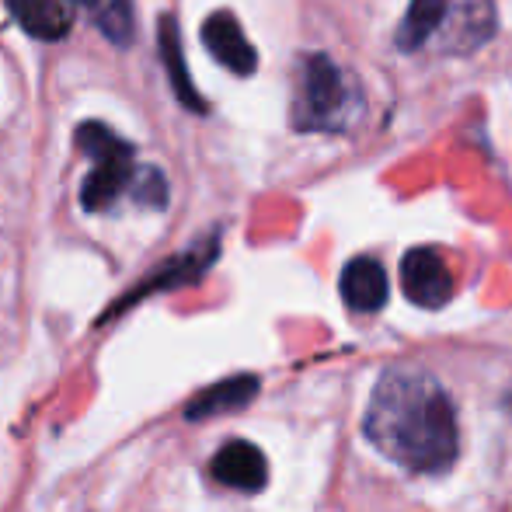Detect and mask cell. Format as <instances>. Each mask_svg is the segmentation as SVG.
Segmentation results:
<instances>
[{
	"instance_id": "obj_12",
	"label": "cell",
	"mask_w": 512,
	"mask_h": 512,
	"mask_svg": "<svg viewBox=\"0 0 512 512\" xmlns=\"http://www.w3.org/2000/svg\"><path fill=\"white\" fill-rule=\"evenodd\" d=\"M74 11H84L91 25L112 42L115 49H129L136 42V11L133 0H70Z\"/></svg>"
},
{
	"instance_id": "obj_3",
	"label": "cell",
	"mask_w": 512,
	"mask_h": 512,
	"mask_svg": "<svg viewBox=\"0 0 512 512\" xmlns=\"http://www.w3.org/2000/svg\"><path fill=\"white\" fill-rule=\"evenodd\" d=\"M77 147L95 164L81 185V206L88 209V213H105V209H112L129 192V185H133L136 150L129 140L112 133L105 122H81V126H77Z\"/></svg>"
},
{
	"instance_id": "obj_4",
	"label": "cell",
	"mask_w": 512,
	"mask_h": 512,
	"mask_svg": "<svg viewBox=\"0 0 512 512\" xmlns=\"http://www.w3.org/2000/svg\"><path fill=\"white\" fill-rule=\"evenodd\" d=\"M401 286L415 307L439 310L453 297V272L436 248H411L401 258Z\"/></svg>"
},
{
	"instance_id": "obj_15",
	"label": "cell",
	"mask_w": 512,
	"mask_h": 512,
	"mask_svg": "<svg viewBox=\"0 0 512 512\" xmlns=\"http://www.w3.org/2000/svg\"><path fill=\"white\" fill-rule=\"evenodd\" d=\"M129 196L140 206L164 209L168 206V182H164V175L157 168H140L133 175V185H129Z\"/></svg>"
},
{
	"instance_id": "obj_11",
	"label": "cell",
	"mask_w": 512,
	"mask_h": 512,
	"mask_svg": "<svg viewBox=\"0 0 512 512\" xmlns=\"http://www.w3.org/2000/svg\"><path fill=\"white\" fill-rule=\"evenodd\" d=\"M216 255H220V237L213 234V237H206V241H199L192 251L178 255L175 262H168L164 269H157V276L150 279V283H140V290H136L133 297H126V304H133L136 297H147V293L175 290V286L196 283V279H203V272L209 269V265L216 262ZM126 304H122V307H126Z\"/></svg>"
},
{
	"instance_id": "obj_14",
	"label": "cell",
	"mask_w": 512,
	"mask_h": 512,
	"mask_svg": "<svg viewBox=\"0 0 512 512\" xmlns=\"http://www.w3.org/2000/svg\"><path fill=\"white\" fill-rule=\"evenodd\" d=\"M446 7H450V0H411L405 18L398 25V35H394L401 53H415V49H422L439 32V25L446 18Z\"/></svg>"
},
{
	"instance_id": "obj_10",
	"label": "cell",
	"mask_w": 512,
	"mask_h": 512,
	"mask_svg": "<svg viewBox=\"0 0 512 512\" xmlns=\"http://www.w3.org/2000/svg\"><path fill=\"white\" fill-rule=\"evenodd\" d=\"M157 53H161V63H164V70H168L175 98L189 108V112L203 115L209 105L189 81V67H185V53H182V32H178V21L171 18V14H161V21H157Z\"/></svg>"
},
{
	"instance_id": "obj_2",
	"label": "cell",
	"mask_w": 512,
	"mask_h": 512,
	"mask_svg": "<svg viewBox=\"0 0 512 512\" xmlns=\"http://www.w3.org/2000/svg\"><path fill=\"white\" fill-rule=\"evenodd\" d=\"M363 115V91L349 81L331 56L310 53L300 60L297 98H293V129L297 133H345Z\"/></svg>"
},
{
	"instance_id": "obj_5",
	"label": "cell",
	"mask_w": 512,
	"mask_h": 512,
	"mask_svg": "<svg viewBox=\"0 0 512 512\" xmlns=\"http://www.w3.org/2000/svg\"><path fill=\"white\" fill-rule=\"evenodd\" d=\"M436 35L443 53H474L495 35V4L492 0H450Z\"/></svg>"
},
{
	"instance_id": "obj_1",
	"label": "cell",
	"mask_w": 512,
	"mask_h": 512,
	"mask_svg": "<svg viewBox=\"0 0 512 512\" xmlns=\"http://www.w3.org/2000/svg\"><path fill=\"white\" fill-rule=\"evenodd\" d=\"M366 439L411 474H446L457 460L460 432L450 394L422 370H387L366 408Z\"/></svg>"
},
{
	"instance_id": "obj_7",
	"label": "cell",
	"mask_w": 512,
	"mask_h": 512,
	"mask_svg": "<svg viewBox=\"0 0 512 512\" xmlns=\"http://www.w3.org/2000/svg\"><path fill=\"white\" fill-rule=\"evenodd\" d=\"M209 474L220 481L223 488H234V492H262L265 481H269V464H265V453L258 450L248 439H230L216 450Z\"/></svg>"
},
{
	"instance_id": "obj_8",
	"label": "cell",
	"mask_w": 512,
	"mask_h": 512,
	"mask_svg": "<svg viewBox=\"0 0 512 512\" xmlns=\"http://www.w3.org/2000/svg\"><path fill=\"white\" fill-rule=\"evenodd\" d=\"M21 32L39 42H60L74 28V4L70 0H4Z\"/></svg>"
},
{
	"instance_id": "obj_13",
	"label": "cell",
	"mask_w": 512,
	"mask_h": 512,
	"mask_svg": "<svg viewBox=\"0 0 512 512\" xmlns=\"http://www.w3.org/2000/svg\"><path fill=\"white\" fill-rule=\"evenodd\" d=\"M258 394V377H230L213 384L209 391L196 394L189 408H185V418L199 422V418H216L227 415V411H237L244 405H251V398Z\"/></svg>"
},
{
	"instance_id": "obj_9",
	"label": "cell",
	"mask_w": 512,
	"mask_h": 512,
	"mask_svg": "<svg viewBox=\"0 0 512 512\" xmlns=\"http://www.w3.org/2000/svg\"><path fill=\"white\" fill-rule=\"evenodd\" d=\"M338 290H342V300L349 310L356 314H377L380 307L387 304V272L377 258L359 255L352 258L342 269V279H338Z\"/></svg>"
},
{
	"instance_id": "obj_6",
	"label": "cell",
	"mask_w": 512,
	"mask_h": 512,
	"mask_svg": "<svg viewBox=\"0 0 512 512\" xmlns=\"http://www.w3.org/2000/svg\"><path fill=\"white\" fill-rule=\"evenodd\" d=\"M203 42L220 67H227L237 77H251L258 70V53L244 35L241 21L230 11H213L203 21Z\"/></svg>"
}]
</instances>
